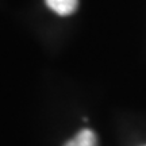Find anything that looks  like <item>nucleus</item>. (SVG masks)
<instances>
[{
	"label": "nucleus",
	"mask_w": 146,
	"mask_h": 146,
	"mask_svg": "<svg viewBox=\"0 0 146 146\" xmlns=\"http://www.w3.org/2000/svg\"><path fill=\"white\" fill-rule=\"evenodd\" d=\"M46 5L58 15H70L77 10L78 0H45Z\"/></svg>",
	"instance_id": "obj_1"
},
{
	"label": "nucleus",
	"mask_w": 146,
	"mask_h": 146,
	"mask_svg": "<svg viewBox=\"0 0 146 146\" xmlns=\"http://www.w3.org/2000/svg\"><path fill=\"white\" fill-rule=\"evenodd\" d=\"M64 146H98V138L92 130L84 129Z\"/></svg>",
	"instance_id": "obj_2"
}]
</instances>
